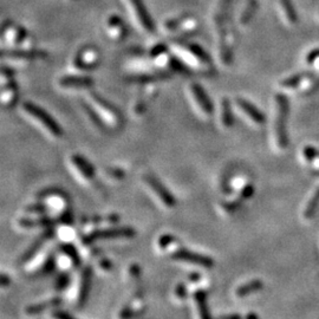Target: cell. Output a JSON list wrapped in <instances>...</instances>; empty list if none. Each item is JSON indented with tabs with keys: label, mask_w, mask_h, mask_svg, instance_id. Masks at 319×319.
<instances>
[{
	"label": "cell",
	"mask_w": 319,
	"mask_h": 319,
	"mask_svg": "<svg viewBox=\"0 0 319 319\" xmlns=\"http://www.w3.org/2000/svg\"><path fill=\"white\" fill-rule=\"evenodd\" d=\"M172 49L176 58L192 70L203 75H210L214 71L208 55L199 45L193 43H175Z\"/></svg>",
	"instance_id": "1"
},
{
	"label": "cell",
	"mask_w": 319,
	"mask_h": 319,
	"mask_svg": "<svg viewBox=\"0 0 319 319\" xmlns=\"http://www.w3.org/2000/svg\"><path fill=\"white\" fill-rule=\"evenodd\" d=\"M23 113L26 115V117L30 118L32 122H35L37 126L41 127L45 133L50 135V136L55 137V139H59L63 135V130L59 127V124L52 118L48 113H45L41 107L36 105L31 102H25L22 105Z\"/></svg>",
	"instance_id": "2"
},
{
	"label": "cell",
	"mask_w": 319,
	"mask_h": 319,
	"mask_svg": "<svg viewBox=\"0 0 319 319\" xmlns=\"http://www.w3.org/2000/svg\"><path fill=\"white\" fill-rule=\"evenodd\" d=\"M87 102L94 108L105 126L110 128H118L122 124V117H121V114L118 113V110L113 107L109 102L102 98L98 94L88 90Z\"/></svg>",
	"instance_id": "3"
},
{
	"label": "cell",
	"mask_w": 319,
	"mask_h": 319,
	"mask_svg": "<svg viewBox=\"0 0 319 319\" xmlns=\"http://www.w3.org/2000/svg\"><path fill=\"white\" fill-rule=\"evenodd\" d=\"M275 104H277V113H275V123H274V135L275 142L280 149L287 148L288 137L287 130H286V124H287L288 117V100L285 95H277L275 96Z\"/></svg>",
	"instance_id": "4"
},
{
	"label": "cell",
	"mask_w": 319,
	"mask_h": 319,
	"mask_svg": "<svg viewBox=\"0 0 319 319\" xmlns=\"http://www.w3.org/2000/svg\"><path fill=\"white\" fill-rule=\"evenodd\" d=\"M187 95L190 101V104L201 118H210L214 114V107L207 96L201 85L196 83H189L187 85Z\"/></svg>",
	"instance_id": "5"
},
{
	"label": "cell",
	"mask_w": 319,
	"mask_h": 319,
	"mask_svg": "<svg viewBox=\"0 0 319 319\" xmlns=\"http://www.w3.org/2000/svg\"><path fill=\"white\" fill-rule=\"evenodd\" d=\"M98 64H100V54H98V51L94 48L87 47L82 48L76 52L71 59L69 68L76 74H83L85 71L93 70Z\"/></svg>",
	"instance_id": "6"
},
{
	"label": "cell",
	"mask_w": 319,
	"mask_h": 319,
	"mask_svg": "<svg viewBox=\"0 0 319 319\" xmlns=\"http://www.w3.org/2000/svg\"><path fill=\"white\" fill-rule=\"evenodd\" d=\"M127 11L129 13L131 21L140 31L151 34L154 31V24L144 8L142 0H123Z\"/></svg>",
	"instance_id": "7"
},
{
	"label": "cell",
	"mask_w": 319,
	"mask_h": 319,
	"mask_svg": "<svg viewBox=\"0 0 319 319\" xmlns=\"http://www.w3.org/2000/svg\"><path fill=\"white\" fill-rule=\"evenodd\" d=\"M136 234L131 227H113V228L97 229L90 232L83 238V245H90L94 241L102 239H115V238H133Z\"/></svg>",
	"instance_id": "8"
},
{
	"label": "cell",
	"mask_w": 319,
	"mask_h": 319,
	"mask_svg": "<svg viewBox=\"0 0 319 319\" xmlns=\"http://www.w3.org/2000/svg\"><path fill=\"white\" fill-rule=\"evenodd\" d=\"M170 256H172L173 260L189 262V264L201 266V267L205 268H210L214 266V259L213 258L205 254H200V253L192 252L187 248L176 249L175 252L172 253Z\"/></svg>",
	"instance_id": "9"
},
{
	"label": "cell",
	"mask_w": 319,
	"mask_h": 319,
	"mask_svg": "<svg viewBox=\"0 0 319 319\" xmlns=\"http://www.w3.org/2000/svg\"><path fill=\"white\" fill-rule=\"evenodd\" d=\"M57 85L59 89L67 91H78V90H88L94 85V82L90 77L82 74L68 75L63 76L57 81Z\"/></svg>",
	"instance_id": "10"
},
{
	"label": "cell",
	"mask_w": 319,
	"mask_h": 319,
	"mask_svg": "<svg viewBox=\"0 0 319 319\" xmlns=\"http://www.w3.org/2000/svg\"><path fill=\"white\" fill-rule=\"evenodd\" d=\"M144 182L147 183L148 187L156 194L157 197L163 202V205L168 208H174L176 206V199L174 197L172 193L164 187V185L161 181L157 179L156 176H154L153 174H146L143 176Z\"/></svg>",
	"instance_id": "11"
},
{
	"label": "cell",
	"mask_w": 319,
	"mask_h": 319,
	"mask_svg": "<svg viewBox=\"0 0 319 319\" xmlns=\"http://www.w3.org/2000/svg\"><path fill=\"white\" fill-rule=\"evenodd\" d=\"M104 31L108 38L113 42H122L128 34L123 21L116 15H111L107 18L104 24Z\"/></svg>",
	"instance_id": "12"
},
{
	"label": "cell",
	"mask_w": 319,
	"mask_h": 319,
	"mask_svg": "<svg viewBox=\"0 0 319 319\" xmlns=\"http://www.w3.org/2000/svg\"><path fill=\"white\" fill-rule=\"evenodd\" d=\"M47 54L44 51L39 50H11V51H4L3 52V59L6 61L9 59L12 63L17 64H28L29 62L36 61V59L44 58Z\"/></svg>",
	"instance_id": "13"
},
{
	"label": "cell",
	"mask_w": 319,
	"mask_h": 319,
	"mask_svg": "<svg viewBox=\"0 0 319 319\" xmlns=\"http://www.w3.org/2000/svg\"><path fill=\"white\" fill-rule=\"evenodd\" d=\"M28 38V32L24 28L13 24H6L3 28V42L9 47L18 48L24 44Z\"/></svg>",
	"instance_id": "14"
},
{
	"label": "cell",
	"mask_w": 319,
	"mask_h": 319,
	"mask_svg": "<svg viewBox=\"0 0 319 319\" xmlns=\"http://www.w3.org/2000/svg\"><path fill=\"white\" fill-rule=\"evenodd\" d=\"M235 105L236 108H238L248 120H251L253 123L261 126V124H264L266 122V117L264 116V114H262L255 105L249 103L248 101L244 100V98H236Z\"/></svg>",
	"instance_id": "15"
},
{
	"label": "cell",
	"mask_w": 319,
	"mask_h": 319,
	"mask_svg": "<svg viewBox=\"0 0 319 319\" xmlns=\"http://www.w3.org/2000/svg\"><path fill=\"white\" fill-rule=\"evenodd\" d=\"M54 235H55V231L52 228L48 229V231H45L44 233H42V234L39 235V238L36 239L34 244L30 246V247L26 249L24 254L22 255L21 264H25V262L31 260V259L39 252V249L43 247V245H44L49 239H51Z\"/></svg>",
	"instance_id": "16"
},
{
	"label": "cell",
	"mask_w": 319,
	"mask_h": 319,
	"mask_svg": "<svg viewBox=\"0 0 319 319\" xmlns=\"http://www.w3.org/2000/svg\"><path fill=\"white\" fill-rule=\"evenodd\" d=\"M91 279H93V269L90 266L84 268L83 273H82L81 278V284H80V291H78L77 295V306L82 307L88 300V295L90 293V287H91Z\"/></svg>",
	"instance_id": "17"
},
{
	"label": "cell",
	"mask_w": 319,
	"mask_h": 319,
	"mask_svg": "<svg viewBox=\"0 0 319 319\" xmlns=\"http://www.w3.org/2000/svg\"><path fill=\"white\" fill-rule=\"evenodd\" d=\"M71 163L84 179L93 180L95 177L96 172H95L93 164L89 162L88 160H85L83 156L80 155V154H74V155H71Z\"/></svg>",
	"instance_id": "18"
},
{
	"label": "cell",
	"mask_w": 319,
	"mask_h": 319,
	"mask_svg": "<svg viewBox=\"0 0 319 319\" xmlns=\"http://www.w3.org/2000/svg\"><path fill=\"white\" fill-rule=\"evenodd\" d=\"M218 120L220 126L226 128H231L233 126V114H232V107L228 100L222 98L219 103V113H218Z\"/></svg>",
	"instance_id": "19"
},
{
	"label": "cell",
	"mask_w": 319,
	"mask_h": 319,
	"mask_svg": "<svg viewBox=\"0 0 319 319\" xmlns=\"http://www.w3.org/2000/svg\"><path fill=\"white\" fill-rule=\"evenodd\" d=\"M194 301H195L197 307V313L200 319H212L210 315L208 302H207V294L203 290H197L193 294Z\"/></svg>",
	"instance_id": "20"
},
{
	"label": "cell",
	"mask_w": 319,
	"mask_h": 319,
	"mask_svg": "<svg viewBox=\"0 0 319 319\" xmlns=\"http://www.w3.org/2000/svg\"><path fill=\"white\" fill-rule=\"evenodd\" d=\"M62 304V299L59 297H54L49 300L38 302V304H34V305H30V306L26 307L25 312L30 315H36L39 313H43L44 311L49 310V308L52 307H57L59 305Z\"/></svg>",
	"instance_id": "21"
},
{
	"label": "cell",
	"mask_w": 319,
	"mask_h": 319,
	"mask_svg": "<svg viewBox=\"0 0 319 319\" xmlns=\"http://www.w3.org/2000/svg\"><path fill=\"white\" fill-rule=\"evenodd\" d=\"M18 100V88L16 82L2 87V103L5 108L12 107Z\"/></svg>",
	"instance_id": "22"
},
{
	"label": "cell",
	"mask_w": 319,
	"mask_h": 319,
	"mask_svg": "<svg viewBox=\"0 0 319 319\" xmlns=\"http://www.w3.org/2000/svg\"><path fill=\"white\" fill-rule=\"evenodd\" d=\"M262 288H264V282H262L260 279H253V280L239 286V287L236 288L235 294L238 295L239 298H244V297H247V295L249 294L256 293V292L261 291Z\"/></svg>",
	"instance_id": "23"
},
{
	"label": "cell",
	"mask_w": 319,
	"mask_h": 319,
	"mask_svg": "<svg viewBox=\"0 0 319 319\" xmlns=\"http://www.w3.org/2000/svg\"><path fill=\"white\" fill-rule=\"evenodd\" d=\"M197 28H199V23H197L195 17L185 16V19H183L182 24H181L175 35L177 37H188V36L195 34Z\"/></svg>",
	"instance_id": "24"
},
{
	"label": "cell",
	"mask_w": 319,
	"mask_h": 319,
	"mask_svg": "<svg viewBox=\"0 0 319 319\" xmlns=\"http://www.w3.org/2000/svg\"><path fill=\"white\" fill-rule=\"evenodd\" d=\"M55 223V220L48 216H43L38 219H29V218H22L18 220V225L23 228H34V227H44V226H51Z\"/></svg>",
	"instance_id": "25"
},
{
	"label": "cell",
	"mask_w": 319,
	"mask_h": 319,
	"mask_svg": "<svg viewBox=\"0 0 319 319\" xmlns=\"http://www.w3.org/2000/svg\"><path fill=\"white\" fill-rule=\"evenodd\" d=\"M82 109H83L85 116L88 117L89 122L93 124V126L96 128V129H98V130L104 129V126H105L104 122L102 121V118L98 116V114L96 113V111H95L94 108L91 107V105L89 104L88 102L87 103L82 104Z\"/></svg>",
	"instance_id": "26"
},
{
	"label": "cell",
	"mask_w": 319,
	"mask_h": 319,
	"mask_svg": "<svg viewBox=\"0 0 319 319\" xmlns=\"http://www.w3.org/2000/svg\"><path fill=\"white\" fill-rule=\"evenodd\" d=\"M313 72H300V74H297L292 77L286 78V80L280 82V85L284 88H295L298 87L301 82H304L305 80H308V78L313 77Z\"/></svg>",
	"instance_id": "27"
},
{
	"label": "cell",
	"mask_w": 319,
	"mask_h": 319,
	"mask_svg": "<svg viewBox=\"0 0 319 319\" xmlns=\"http://www.w3.org/2000/svg\"><path fill=\"white\" fill-rule=\"evenodd\" d=\"M256 9H258V2L256 0H248V3L246 4L245 9L242 10L241 13L239 16V23L241 25H247L249 21H251L253 15H254Z\"/></svg>",
	"instance_id": "28"
},
{
	"label": "cell",
	"mask_w": 319,
	"mask_h": 319,
	"mask_svg": "<svg viewBox=\"0 0 319 319\" xmlns=\"http://www.w3.org/2000/svg\"><path fill=\"white\" fill-rule=\"evenodd\" d=\"M147 100H149V98L146 97V95L142 94L141 96L136 97L133 102V104H131V114L134 115L135 117H141L143 116L144 113H146L147 110Z\"/></svg>",
	"instance_id": "29"
},
{
	"label": "cell",
	"mask_w": 319,
	"mask_h": 319,
	"mask_svg": "<svg viewBox=\"0 0 319 319\" xmlns=\"http://www.w3.org/2000/svg\"><path fill=\"white\" fill-rule=\"evenodd\" d=\"M183 19H185V16H177V17L167 19L163 23V31L169 35H175L181 24H182Z\"/></svg>",
	"instance_id": "30"
},
{
	"label": "cell",
	"mask_w": 319,
	"mask_h": 319,
	"mask_svg": "<svg viewBox=\"0 0 319 319\" xmlns=\"http://www.w3.org/2000/svg\"><path fill=\"white\" fill-rule=\"evenodd\" d=\"M61 251L63 252L69 259H70L72 265H74L75 267H78V266H80V264H81L80 254H78L77 249H76L74 246L70 245V244H63L61 246Z\"/></svg>",
	"instance_id": "31"
},
{
	"label": "cell",
	"mask_w": 319,
	"mask_h": 319,
	"mask_svg": "<svg viewBox=\"0 0 319 319\" xmlns=\"http://www.w3.org/2000/svg\"><path fill=\"white\" fill-rule=\"evenodd\" d=\"M280 4L282 10H284L287 21L290 22L291 24H295L298 21V16L291 0H280Z\"/></svg>",
	"instance_id": "32"
},
{
	"label": "cell",
	"mask_w": 319,
	"mask_h": 319,
	"mask_svg": "<svg viewBox=\"0 0 319 319\" xmlns=\"http://www.w3.org/2000/svg\"><path fill=\"white\" fill-rule=\"evenodd\" d=\"M319 206V188L314 192V195L311 197L310 201H308L306 208L304 210V218L305 219H311L314 215L315 210L318 209Z\"/></svg>",
	"instance_id": "33"
},
{
	"label": "cell",
	"mask_w": 319,
	"mask_h": 319,
	"mask_svg": "<svg viewBox=\"0 0 319 319\" xmlns=\"http://www.w3.org/2000/svg\"><path fill=\"white\" fill-rule=\"evenodd\" d=\"M142 308L139 311H134L133 308L129 307V306H126L124 308H122L120 312V314H118V317H120V319H133L134 317H137V315H140L141 313H143Z\"/></svg>",
	"instance_id": "34"
},
{
	"label": "cell",
	"mask_w": 319,
	"mask_h": 319,
	"mask_svg": "<svg viewBox=\"0 0 319 319\" xmlns=\"http://www.w3.org/2000/svg\"><path fill=\"white\" fill-rule=\"evenodd\" d=\"M0 81H2V87L3 85L13 83L15 82V76H13V71L10 68L3 67L2 76H0Z\"/></svg>",
	"instance_id": "35"
},
{
	"label": "cell",
	"mask_w": 319,
	"mask_h": 319,
	"mask_svg": "<svg viewBox=\"0 0 319 319\" xmlns=\"http://www.w3.org/2000/svg\"><path fill=\"white\" fill-rule=\"evenodd\" d=\"M49 210V207L43 205V203H34V205H29L25 208V212L31 213V214H44Z\"/></svg>",
	"instance_id": "36"
},
{
	"label": "cell",
	"mask_w": 319,
	"mask_h": 319,
	"mask_svg": "<svg viewBox=\"0 0 319 319\" xmlns=\"http://www.w3.org/2000/svg\"><path fill=\"white\" fill-rule=\"evenodd\" d=\"M69 282H70V277H69L68 273H62V274L58 277L57 281H56V285H55L56 291L65 290V288L68 287Z\"/></svg>",
	"instance_id": "37"
},
{
	"label": "cell",
	"mask_w": 319,
	"mask_h": 319,
	"mask_svg": "<svg viewBox=\"0 0 319 319\" xmlns=\"http://www.w3.org/2000/svg\"><path fill=\"white\" fill-rule=\"evenodd\" d=\"M105 174L114 180H123L126 177V172L120 168H113V167H108L105 168Z\"/></svg>",
	"instance_id": "38"
},
{
	"label": "cell",
	"mask_w": 319,
	"mask_h": 319,
	"mask_svg": "<svg viewBox=\"0 0 319 319\" xmlns=\"http://www.w3.org/2000/svg\"><path fill=\"white\" fill-rule=\"evenodd\" d=\"M175 241H176L175 236H173V235H170V234H164L159 239V247L164 249V248H167L169 245H172L173 242H175Z\"/></svg>",
	"instance_id": "39"
},
{
	"label": "cell",
	"mask_w": 319,
	"mask_h": 319,
	"mask_svg": "<svg viewBox=\"0 0 319 319\" xmlns=\"http://www.w3.org/2000/svg\"><path fill=\"white\" fill-rule=\"evenodd\" d=\"M241 199L239 200H235V201H232V202H223L221 207L223 208V210L227 213H233L235 212L236 209H239V207L241 206Z\"/></svg>",
	"instance_id": "40"
},
{
	"label": "cell",
	"mask_w": 319,
	"mask_h": 319,
	"mask_svg": "<svg viewBox=\"0 0 319 319\" xmlns=\"http://www.w3.org/2000/svg\"><path fill=\"white\" fill-rule=\"evenodd\" d=\"M253 194H254V186L251 185V183H248V185H246L244 188H242L241 193H240V199L248 200L253 196Z\"/></svg>",
	"instance_id": "41"
},
{
	"label": "cell",
	"mask_w": 319,
	"mask_h": 319,
	"mask_svg": "<svg viewBox=\"0 0 319 319\" xmlns=\"http://www.w3.org/2000/svg\"><path fill=\"white\" fill-rule=\"evenodd\" d=\"M55 268V259L54 256H50V258L48 259L47 261L44 262V265H43V267L41 269V273L42 274H47V273H50L52 272V269Z\"/></svg>",
	"instance_id": "42"
},
{
	"label": "cell",
	"mask_w": 319,
	"mask_h": 319,
	"mask_svg": "<svg viewBox=\"0 0 319 319\" xmlns=\"http://www.w3.org/2000/svg\"><path fill=\"white\" fill-rule=\"evenodd\" d=\"M304 157L308 161V162H311V161H313L315 157H317V150H315L313 147L307 146L304 149Z\"/></svg>",
	"instance_id": "43"
},
{
	"label": "cell",
	"mask_w": 319,
	"mask_h": 319,
	"mask_svg": "<svg viewBox=\"0 0 319 319\" xmlns=\"http://www.w3.org/2000/svg\"><path fill=\"white\" fill-rule=\"evenodd\" d=\"M175 295L179 299H186V297H187V288H186V285L183 284V282H180V284L176 286Z\"/></svg>",
	"instance_id": "44"
},
{
	"label": "cell",
	"mask_w": 319,
	"mask_h": 319,
	"mask_svg": "<svg viewBox=\"0 0 319 319\" xmlns=\"http://www.w3.org/2000/svg\"><path fill=\"white\" fill-rule=\"evenodd\" d=\"M52 317L55 319H75L71 314H69L64 311H55L54 313H52Z\"/></svg>",
	"instance_id": "45"
},
{
	"label": "cell",
	"mask_w": 319,
	"mask_h": 319,
	"mask_svg": "<svg viewBox=\"0 0 319 319\" xmlns=\"http://www.w3.org/2000/svg\"><path fill=\"white\" fill-rule=\"evenodd\" d=\"M61 221H62V223H64V225H71L72 223V214L70 212H67V210H65V212L63 213V215L61 216Z\"/></svg>",
	"instance_id": "46"
},
{
	"label": "cell",
	"mask_w": 319,
	"mask_h": 319,
	"mask_svg": "<svg viewBox=\"0 0 319 319\" xmlns=\"http://www.w3.org/2000/svg\"><path fill=\"white\" fill-rule=\"evenodd\" d=\"M130 274L133 275V277H139V275L141 274V268L139 265H131L130 266V269H129Z\"/></svg>",
	"instance_id": "47"
},
{
	"label": "cell",
	"mask_w": 319,
	"mask_h": 319,
	"mask_svg": "<svg viewBox=\"0 0 319 319\" xmlns=\"http://www.w3.org/2000/svg\"><path fill=\"white\" fill-rule=\"evenodd\" d=\"M11 284V278L9 275H6L5 273L2 274V286L3 287H8V286Z\"/></svg>",
	"instance_id": "48"
},
{
	"label": "cell",
	"mask_w": 319,
	"mask_h": 319,
	"mask_svg": "<svg viewBox=\"0 0 319 319\" xmlns=\"http://www.w3.org/2000/svg\"><path fill=\"white\" fill-rule=\"evenodd\" d=\"M218 319H242V317L240 314L232 313V314H222L220 315Z\"/></svg>",
	"instance_id": "49"
},
{
	"label": "cell",
	"mask_w": 319,
	"mask_h": 319,
	"mask_svg": "<svg viewBox=\"0 0 319 319\" xmlns=\"http://www.w3.org/2000/svg\"><path fill=\"white\" fill-rule=\"evenodd\" d=\"M101 266L102 267H103L104 269H110L111 267H113V264H111V262L108 260V259H102L101 260Z\"/></svg>",
	"instance_id": "50"
},
{
	"label": "cell",
	"mask_w": 319,
	"mask_h": 319,
	"mask_svg": "<svg viewBox=\"0 0 319 319\" xmlns=\"http://www.w3.org/2000/svg\"><path fill=\"white\" fill-rule=\"evenodd\" d=\"M317 57H319V50L312 51L311 54L307 56V62H308V63H312V62H313Z\"/></svg>",
	"instance_id": "51"
},
{
	"label": "cell",
	"mask_w": 319,
	"mask_h": 319,
	"mask_svg": "<svg viewBox=\"0 0 319 319\" xmlns=\"http://www.w3.org/2000/svg\"><path fill=\"white\" fill-rule=\"evenodd\" d=\"M189 280L192 282H196L200 280V278H201V274H199V273H190L189 274Z\"/></svg>",
	"instance_id": "52"
},
{
	"label": "cell",
	"mask_w": 319,
	"mask_h": 319,
	"mask_svg": "<svg viewBox=\"0 0 319 319\" xmlns=\"http://www.w3.org/2000/svg\"><path fill=\"white\" fill-rule=\"evenodd\" d=\"M108 221L111 222V223H117L118 221H120V216L116 215V214H111L108 216Z\"/></svg>",
	"instance_id": "53"
},
{
	"label": "cell",
	"mask_w": 319,
	"mask_h": 319,
	"mask_svg": "<svg viewBox=\"0 0 319 319\" xmlns=\"http://www.w3.org/2000/svg\"><path fill=\"white\" fill-rule=\"evenodd\" d=\"M318 89H319V80H318L317 82H315V83H313V85H311L308 90H310V93H312V91L318 90Z\"/></svg>",
	"instance_id": "54"
},
{
	"label": "cell",
	"mask_w": 319,
	"mask_h": 319,
	"mask_svg": "<svg viewBox=\"0 0 319 319\" xmlns=\"http://www.w3.org/2000/svg\"><path fill=\"white\" fill-rule=\"evenodd\" d=\"M245 319H259V318H258V314H256V313H253V312H249V313L245 317Z\"/></svg>",
	"instance_id": "55"
},
{
	"label": "cell",
	"mask_w": 319,
	"mask_h": 319,
	"mask_svg": "<svg viewBox=\"0 0 319 319\" xmlns=\"http://www.w3.org/2000/svg\"><path fill=\"white\" fill-rule=\"evenodd\" d=\"M69 2H75V0H69Z\"/></svg>",
	"instance_id": "56"
}]
</instances>
